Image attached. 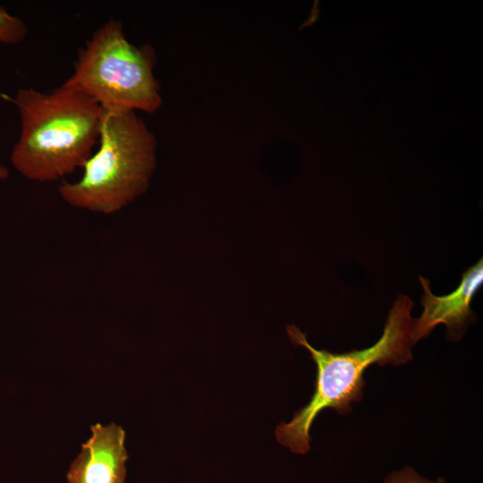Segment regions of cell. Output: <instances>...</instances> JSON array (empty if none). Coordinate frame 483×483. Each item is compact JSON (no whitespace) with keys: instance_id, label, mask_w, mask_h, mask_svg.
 I'll return each instance as SVG.
<instances>
[{"instance_id":"obj_1","label":"cell","mask_w":483,"mask_h":483,"mask_svg":"<svg viewBox=\"0 0 483 483\" xmlns=\"http://www.w3.org/2000/svg\"><path fill=\"white\" fill-rule=\"evenodd\" d=\"M12 101L21 131L10 160L20 174L48 182L82 168L100 134L103 108L95 100L62 84L47 93L19 89Z\"/></svg>"},{"instance_id":"obj_2","label":"cell","mask_w":483,"mask_h":483,"mask_svg":"<svg viewBox=\"0 0 483 483\" xmlns=\"http://www.w3.org/2000/svg\"><path fill=\"white\" fill-rule=\"evenodd\" d=\"M413 302L400 294L387 315L382 336L372 346L344 353L318 350L308 342L306 335L294 325L286 327L294 345L306 348L317 366L315 389L309 402L298 410L289 422L275 429L278 443L292 453L305 454L310 446V427L325 409L341 415L352 411V403L363 397L365 370L374 365H402L412 359L411 347Z\"/></svg>"},{"instance_id":"obj_3","label":"cell","mask_w":483,"mask_h":483,"mask_svg":"<svg viewBox=\"0 0 483 483\" xmlns=\"http://www.w3.org/2000/svg\"><path fill=\"white\" fill-rule=\"evenodd\" d=\"M98 148L76 182L58 187L69 206L109 215L146 192L157 165V140L135 111L106 110Z\"/></svg>"},{"instance_id":"obj_4","label":"cell","mask_w":483,"mask_h":483,"mask_svg":"<svg viewBox=\"0 0 483 483\" xmlns=\"http://www.w3.org/2000/svg\"><path fill=\"white\" fill-rule=\"evenodd\" d=\"M157 56L149 44L135 46L123 24L109 19L80 49L64 85L95 100L106 110L156 113L163 104L154 74Z\"/></svg>"},{"instance_id":"obj_5","label":"cell","mask_w":483,"mask_h":483,"mask_svg":"<svg viewBox=\"0 0 483 483\" xmlns=\"http://www.w3.org/2000/svg\"><path fill=\"white\" fill-rule=\"evenodd\" d=\"M419 279L423 289L420 301L423 311L419 318L413 319L414 344L427 337L439 324L446 326L450 340H459L472 322L474 313L470 303L483 283L482 258L462 273L459 286L447 295L433 294L429 281L422 276Z\"/></svg>"},{"instance_id":"obj_6","label":"cell","mask_w":483,"mask_h":483,"mask_svg":"<svg viewBox=\"0 0 483 483\" xmlns=\"http://www.w3.org/2000/svg\"><path fill=\"white\" fill-rule=\"evenodd\" d=\"M125 432L111 423L91 426L90 437L71 463L67 483H124L128 453Z\"/></svg>"},{"instance_id":"obj_7","label":"cell","mask_w":483,"mask_h":483,"mask_svg":"<svg viewBox=\"0 0 483 483\" xmlns=\"http://www.w3.org/2000/svg\"><path fill=\"white\" fill-rule=\"evenodd\" d=\"M28 34L26 23L0 5V44L16 45Z\"/></svg>"},{"instance_id":"obj_8","label":"cell","mask_w":483,"mask_h":483,"mask_svg":"<svg viewBox=\"0 0 483 483\" xmlns=\"http://www.w3.org/2000/svg\"><path fill=\"white\" fill-rule=\"evenodd\" d=\"M385 483H446V481L441 478L436 480H429L418 474L411 467H405L404 469L392 472L386 479Z\"/></svg>"},{"instance_id":"obj_9","label":"cell","mask_w":483,"mask_h":483,"mask_svg":"<svg viewBox=\"0 0 483 483\" xmlns=\"http://www.w3.org/2000/svg\"><path fill=\"white\" fill-rule=\"evenodd\" d=\"M9 171L6 166L0 164V180L8 178Z\"/></svg>"}]
</instances>
